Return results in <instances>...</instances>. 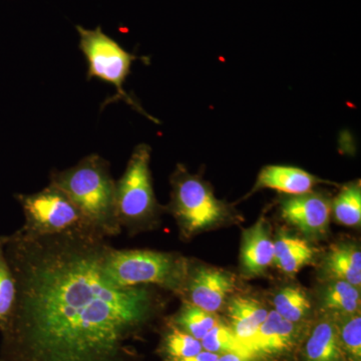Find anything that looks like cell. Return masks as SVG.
Segmentation results:
<instances>
[{"mask_svg":"<svg viewBox=\"0 0 361 361\" xmlns=\"http://www.w3.org/2000/svg\"><path fill=\"white\" fill-rule=\"evenodd\" d=\"M109 245L96 233L8 235L16 283L0 361H135L129 341L160 308L148 286L122 288L104 277Z\"/></svg>","mask_w":361,"mask_h":361,"instance_id":"6da1fadb","label":"cell"},{"mask_svg":"<svg viewBox=\"0 0 361 361\" xmlns=\"http://www.w3.org/2000/svg\"><path fill=\"white\" fill-rule=\"evenodd\" d=\"M49 184L59 188L77 207L85 222L108 239L122 233L116 208V180L110 164L97 154L66 170L51 171Z\"/></svg>","mask_w":361,"mask_h":361,"instance_id":"7a4b0ae2","label":"cell"},{"mask_svg":"<svg viewBox=\"0 0 361 361\" xmlns=\"http://www.w3.org/2000/svg\"><path fill=\"white\" fill-rule=\"evenodd\" d=\"M102 269L108 281L116 287L155 285L183 296L191 266L180 254L148 249H116L109 244Z\"/></svg>","mask_w":361,"mask_h":361,"instance_id":"3957f363","label":"cell"},{"mask_svg":"<svg viewBox=\"0 0 361 361\" xmlns=\"http://www.w3.org/2000/svg\"><path fill=\"white\" fill-rule=\"evenodd\" d=\"M151 153L148 145H137L125 173L116 180V216L130 235L155 227L160 215L149 168Z\"/></svg>","mask_w":361,"mask_h":361,"instance_id":"277c9868","label":"cell"},{"mask_svg":"<svg viewBox=\"0 0 361 361\" xmlns=\"http://www.w3.org/2000/svg\"><path fill=\"white\" fill-rule=\"evenodd\" d=\"M172 193L169 210L186 238L220 225L229 217L224 202L216 198L212 189L201 178L178 166L171 179Z\"/></svg>","mask_w":361,"mask_h":361,"instance_id":"5b68a950","label":"cell"},{"mask_svg":"<svg viewBox=\"0 0 361 361\" xmlns=\"http://www.w3.org/2000/svg\"><path fill=\"white\" fill-rule=\"evenodd\" d=\"M77 30L80 35V49L85 54L89 68L87 80L99 78L116 87L115 97L109 99L106 104L122 99L135 111L154 121L123 89V85L137 56L126 51L122 45L106 35L101 26H97L94 30H87L77 25Z\"/></svg>","mask_w":361,"mask_h":361,"instance_id":"8992f818","label":"cell"},{"mask_svg":"<svg viewBox=\"0 0 361 361\" xmlns=\"http://www.w3.org/2000/svg\"><path fill=\"white\" fill-rule=\"evenodd\" d=\"M16 199L25 216L20 229L27 234L47 236L75 232L96 233L68 197L54 185L49 184L37 193L16 194Z\"/></svg>","mask_w":361,"mask_h":361,"instance_id":"52a82bcc","label":"cell"},{"mask_svg":"<svg viewBox=\"0 0 361 361\" xmlns=\"http://www.w3.org/2000/svg\"><path fill=\"white\" fill-rule=\"evenodd\" d=\"M330 214L331 203L322 194L294 195L281 203L282 218L310 238L326 235Z\"/></svg>","mask_w":361,"mask_h":361,"instance_id":"ba28073f","label":"cell"},{"mask_svg":"<svg viewBox=\"0 0 361 361\" xmlns=\"http://www.w3.org/2000/svg\"><path fill=\"white\" fill-rule=\"evenodd\" d=\"M236 280L228 271L212 267H197L190 271L184 295L191 304L210 313L223 307L228 296L235 290Z\"/></svg>","mask_w":361,"mask_h":361,"instance_id":"9c48e42d","label":"cell"},{"mask_svg":"<svg viewBox=\"0 0 361 361\" xmlns=\"http://www.w3.org/2000/svg\"><path fill=\"white\" fill-rule=\"evenodd\" d=\"M299 334L297 323L284 319L272 310L249 343V349L254 356L279 355L295 345Z\"/></svg>","mask_w":361,"mask_h":361,"instance_id":"30bf717a","label":"cell"},{"mask_svg":"<svg viewBox=\"0 0 361 361\" xmlns=\"http://www.w3.org/2000/svg\"><path fill=\"white\" fill-rule=\"evenodd\" d=\"M274 259V240L264 218L243 233L241 262L244 273L250 276L263 274Z\"/></svg>","mask_w":361,"mask_h":361,"instance_id":"8fae6325","label":"cell"},{"mask_svg":"<svg viewBox=\"0 0 361 361\" xmlns=\"http://www.w3.org/2000/svg\"><path fill=\"white\" fill-rule=\"evenodd\" d=\"M322 180L302 169L290 166L270 165L259 173L254 191L272 189L294 196L308 193Z\"/></svg>","mask_w":361,"mask_h":361,"instance_id":"7c38bea8","label":"cell"},{"mask_svg":"<svg viewBox=\"0 0 361 361\" xmlns=\"http://www.w3.org/2000/svg\"><path fill=\"white\" fill-rule=\"evenodd\" d=\"M269 311L255 299L238 296L228 305L231 329L242 343L249 348L253 337L265 322ZM251 351V350H250Z\"/></svg>","mask_w":361,"mask_h":361,"instance_id":"4fadbf2b","label":"cell"},{"mask_svg":"<svg viewBox=\"0 0 361 361\" xmlns=\"http://www.w3.org/2000/svg\"><path fill=\"white\" fill-rule=\"evenodd\" d=\"M314 256L315 248L298 237L281 233L274 241L273 264L286 274H296L312 262Z\"/></svg>","mask_w":361,"mask_h":361,"instance_id":"5bb4252c","label":"cell"},{"mask_svg":"<svg viewBox=\"0 0 361 361\" xmlns=\"http://www.w3.org/2000/svg\"><path fill=\"white\" fill-rule=\"evenodd\" d=\"M342 350L336 322L323 319L315 325L306 342L307 361H342Z\"/></svg>","mask_w":361,"mask_h":361,"instance_id":"9a60e30c","label":"cell"},{"mask_svg":"<svg viewBox=\"0 0 361 361\" xmlns=\"http://www.w3.org/2000/svg\"><path fill=\"white\" fill-rule=\"evenodd\" d=\"M325 269L330 276L343 280L360 288L361 253L351 244H339L330 249L325 258Z\"/></svg>","mask_w":361,"mask_h":361,"instance_id":"2e32d148","label":"cell"},{"mask_svg":"<svg viewBox=\"0 0 361 361\" xmlns=\"http://www.w3.org/2000/svg\"><path fill=\"white\" fill-rule=\"evenodd\" d=\"M8 235H0V334L8 327L16 298V283L6 253Z\"/></svg>","mask_w":361,"mask_h":361,"instance_id":"e0dca14e","label":"cell"},{"mask_svg":"<svg viewBox=\"0 0 361 361\" xmlns=\"http://www.w3.org/2000/svg\"><path fill=\"white\" fill-rule=\"evenodd\" d=\"M158 351L164 360H178L198 355L203 351V346L200 341L168 322Z\"/></svg>","mask_w":361,"mask_h":361,"instance_id":"ac0fdd59","label":"cell"},{"mask_svg":"<svg viewBox=\"0 0 361 361\" xmlns=\"http://www.w3.org/2000/svg\"><path fill=\"white\" fill-rule=\"evenodd\" d=\"M169 322L201 341L219 320L214 313L208 312L198 306L187 302L183 305L177 314L169 319Z\"/></svg>","mask_w":361,"mask_h":361,"instance_id":"d6986e66","label":"cell"},{"mask_svg":"<svg viewBox=\"0 0 361 361\" xmlns=\"http://www.w3.org/2000/svg\"><path fill=\"white\" fill-rule=\"evenodd\" d=\"M323 306L342 315L360 312V288L343 280H336L323 294Z\"/></svg>","mask_w":361,"mask_h":361,"instance_id":"ffe728a7","label":"cell"},{"mask_svg":"<svg viewBox=\"0 0 361 361\" xmlns=\"http://www.w3.org/2000/svg\"><path fill=\"white\" fill-rule=\"evenodd\" d=\"M334 217L341 224L357 227L361 223L360 182L350 183L341 190L331 204Z\"/></svg>","mask_w":361,"mask_h":361,"instance_id":"44dd1931","label":"cell"},{"mask_svg":"<svg viewBox=\"0 0 361 361\" xmlns=\"http://www.w3.org/2000/svg\"><path fill=\"white\" fill-rule=\"evenodd\" d=\"M204 350L216 355L235 353L253 358L250 349L239 341L235 336L231 327L223 324L220 322L213 327L201 341Z\"/></svg>","mask_w":361,"mask_h":361,"instance_id":"7402d4cb","label":"cell"},{"mask_svg":"<svg viewBox=\"0 0 361 361\" xmlns=\"http://www.w3.org/2000/svg\"><path fill=\"white\" fill-rule=\"evenodd\" d=\"M275 311L288 322L298 323L310 313L311 303L305 292L296 287H285L274 297Z\"/></svg>","mask_w":361,"mask_h":361,"instance_id":"603a6c76","label":"cell"},{"mask_svg":"<svg viewBox=\"0 0 361 361\" xmlns=\"http://www.w3.org/2000/svg\"><path fill=\"white\" fill-rule=\"evenodd\" d=\"M344 355L353 361L361 357V317L360 312L343 315L336 322Z\"/></svg>","mask_w":361,"mask_h":361,"instance_id":"cb8c5ba5","label":"cell"},{"mask_svg":"<svg viewBox=\"0 0 361 361\" xmlns=\"http://www.w3.org/2000/svg\"><path fill=\"white\" fill-rule=\"evenodd\" d=\"M219 355L216 353H209V351L203 350L200 353L194 356H189V357L178 358V360H168L164 361H217L219 358Z\"/></svg>","mask_w":361,"mask_h":361,"instance_id":"d4e9b609","label":"cell"},{"mask_svg":"<svg viewBox=\"0 0 361 361\" xmlns=\"http://www.w3.org/2000/svg\"><path fill=\"white\" fill-rule=\"evenodd\" d=\"M252 360L253 358L247 357V356L226 353V355H221L217 361H252Z\"/></svg>","mask_w":361,"mask_h":361,"instance_id":"484cf974","label":"cell"}]
</instances>
